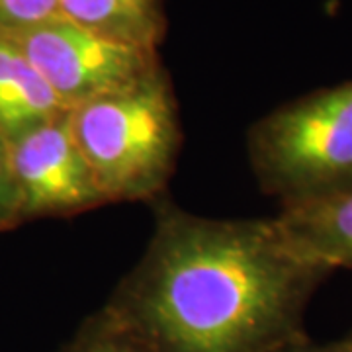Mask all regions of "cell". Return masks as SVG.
I'll list each match as a JSON object with an SVG mask.
<instances>
[{
	"instance_id": "6da1fadb",
	"label": "cell",
	"mask_w": 352,
	"mask_h": 352,
	"mask_svg": "<svg viewBox=\"0 0 352 352\" xmlns=\"http://www.w3.org/2000/svg\"><path fill=\"white\" fill-rule=\"evenodd\" d=\"M155 229L102 311L153 352H296L331 274L270 219H214L153 201Z\"/></svg>"
},
{
	"instance_id": "7a4b0ae2",
	"label": "cell",
	"mask_w": 352,
	"mask_h": 352,
	"mask_svg": "<svg viewBox=\"0 0 352 352\" xmlns=\"http://www.w3.org/2000/svg\"><path fill=\"white\" fill-rule=\"evenodd\" d=\"M67 118L108 204L163 198L182 147L163 65L129 87L71 108Z\"/></svg>"
},
{
	"instance_id": "3957f363",
	"label": "cell",
	"mask_w": 352,
	"mask_h": 352,
	"mask_svg": "<svg viewBox=\"0 0 352 352\" xmlns=\"http://www.w3.org/2000/svg\"><path fill=\"white\" fill-rule=\"evenodd\" d=\"M247 153L282 210L352 192V80L266 113L249 129Z\"/></svg>"
},
{
	"instance_id": "277c9868",
	"label": "cell",
	"mask_w": 352,
	"mask_h": 352,
	"mask_svg": "<svg viewBox=\"0 0 352 352\" xmlns=\"http://www.w3.org/2000/svg\"><path fill=\"white\" fill-rule=\"evenodd\" d=\"M8 38L69 110L129 87L161 67L157 51L100 38L61 16Z\"/></svg>"
},
{
	"instance_id": "5b68a950",
	"label": "cell",
	"mask_w": 352,
	"mask_h": 352,
	"mask_svg": "<svg viewBox=\"0 0 352 352\" xmlns=\"http://www.w3.org/2000/svg\"><path fill=\"white\" fill-rule=\"evenodd\" d=\"M67 113L10 141L22 223L108 206L76 145Z\"/></svg>"
},
{
	"instance_id": "8992f818",
	"label": "cell",
	"mask_w": 352,
	"mask_h": 352,
	"mask_svg": "<svg viewBox=\"0 0 352 352\" xmlns=\"http://www.w3.org/2000/svg\"><path fill=\"white\" fill-rule=\"evenodd\" d=\"M69 112L8 36H0V135L12 141Z\"/></svg>"
},
{
	"instance_id": "52a82bcc",
	"label": "cell",
	"mask_w": 352,
	"mask_h": 352,
	"mask_svg": "<svg viewBox=\"0 0 352 352\" xmlns=\"http://www.w3.org/2000/svg\"><path fill=\"white\" fill-rule=\"evenodd\" d=\"M278 223L289 241L327 270L352 268V192L280 210Z\"/></svg>"
},
{
	"instance_id": "ba28073f",
	"label": "cell",
	"mask_w": 352,
	"mask_h": 352,
	"mask_svg": "<svg viewBox=\"0 0 352 352\" xmlns=\"http://www.w3.org/2000/svg\"><path fill=\"white\" fill-rule=\"evenodd\" d=\"M59 16L138 50L157 51L166 34L163 0H59Z\"/></svg>"
},
{
	"instance_id": "9c48e42d",
	"label": "cell",
	"mask_w": 352,
	"mask_h": 352,
	"mask_svg": "<svg viewBox=\"0 0 352 352\" xmlns=\"http://www.w3.org/2000/svg\"><path fill=\"white\" fill-rule=\"evenodd\" d=\"M61 352H153L104 311L90 315Z\"/></svg>"
},
{
	"instance_id": "30bf717a",
	"label": "cell",
	"mask_w": 352,
	"mask_h": 352,
	"mask_svg": "<svg viewBox=\"0 0 352 352\" xmlns=\"http://www.w3.org/2000/svg\"><path fill=\"white\" fill-rule=\"evenodd\" d=\"M59 16V0H0V36H14Z\"/></svg>"
},
{
	"instance_id": "8fae6325",
	"label": "cell",
	"mask_w": 352,
	"mask_h": 352,
	"mask_svg": "<svg viewBox=\"0 0 352 352\" xmlns=\"http://www.w3.org/2000/svg\"><path fill=\"white\" fill-rule=\"evenodd\" d=\"M18 226H22V208L12 168L10 141L0 135V233Z\"/></svg>"
},
{
	"instance_id": "7c38bea8",
	"label": "cell",
	"mask_w": 352,
	"mask_h": 352,
	"mask_svg": "<svg viewBox=\"0 0 352 352\" xmlns=\"http://www.w3.org/2000/svg\"><path fill=\"white\" fill-rule=\"evenodd\" d=\"M296 352H352V331L340 339L327 340V342H315L309 339Z\"/></svg>"
}]
</instances>
